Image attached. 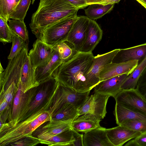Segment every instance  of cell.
I'll return each mask as SVG.
<instances>
[{"mask_svg":"<svg viewBox=\"0 0 146 146\" xmlns=\"http://www.w3.org/2000/svg\"><path fill=\"white\" fill-rule=\"evenodd\" d=\"M62 63L58 52L56 50L51 60L48 64L44 66H38L36 69L35 77L37 81L39 83L52 76Z\"/></svg>","mask_w":146,"mask_h":146,"instance_id":"cell-24","label":"cell"},{"mask_svg":"<svg viewBox=\"0 0 146 146\" xmlns=\"http://www.w3.org/2000/svg\"><path fill=\"white\" fill-rule=\"evenodd\" d=\"M121 0H102L101 1L95 4H98L103 5L110 4H114L118 3Z\"/></svg>","mask_w":146,"mask_h":146,"instance_id":"cell-44","label":"cell"},{"mask_svg":"<svg viewBox=\"0 0 146 146\" xmlns=\"http://www.w3.org/2000/svg\"><path fill=\"white\" fill-rule=\"evenodd\" d=\"M37 86L31 89L25 93L19 86L13 103L11 120L7 122L9 128L6 131L23 121L29 111L32 99L36 93Z\"/></svg>","mask_w":146,"mask_h":146,"instance_id":"cell-8","label":"cell"},{"mask_svg":"<svg viewBox=\"0 0 146 146\" xmlns=\"http://www.w3.org/2000/svg\"><path fill=\"white\" fill-rule=\"evenodd\" d=\"M119 125L141 133L146 131V122L138 119L127 120Z\"/></svg>","mask_w":146,"mask_h":146,"instance_id":"cell-36","label":"cell"},{"mask_svg":"<svg viewBox=\"0 0 146 146\" xmlns=\"http://www.w3.org/2000/svg\"><path fill=\"white\" fill-rule=\"evenodd\" d=\"M90 91L84 92L77 91L58 82L56 91L48 111L53 115L68 104L79 109L89 97Z\"/></svg>","mask_w":146,"mask_h":146,"instance_id":"cell-4","label":"cell"},{"mask_svg":"<svg viewBox=\"0 0 146 146\" xmlns=\"http://www.w3.org/2000/svg\"><path fill=\"white\" fill-rule=\"evenodd\" d=\"M101 120L93 115L84 114L78 116L72 121L71 128L78 132L86 133L93 129L102 127L100 125Z\"/></svg>","mask_w":146,"mask_h":146,"instance_id":"cell-22","label":"cell"},{"mask_svg":"<svg viewBox=\"0 0 146 146\" xmlns=\"http://www.w3.org/2000/svg\"><path fill=\"white\" fill-rule=\"evenodd\" d=\"M13 31L8 25V22L0 17V41L3 45L12 42Z\"/></svg>","mask_w":146,"mask_h":146,"instance_id":"cell-34","label":"cell"},{"mask_svg":"<svg viewBox=\"0 0 146 146\" xmlns=\"http://www.w3.org/2000/svg\"><path fill=\"white\" fill-rule=\"evenodd\" d=\"M114 114L116 123L118 125L132 119H138L146 122V114L117 103L115 105Z\"/></svg>","mask_w":146,"mask_h":146,"instance_id":"cell-23","label":"cell"},{"mask_svg":"<svg viewBox=\"0 0 146 146\" xmlns=\"http://www.w3.org/2000/svg\"><path fill=\"white\" fill-rule=\"evenodd\" d=\"M48 109L46 108L42 109L0 136V146L8 145L26 136L32 135L34 131L43 124L38 120L37 117Z\"/></svg>","mask_w":146,"mask_h":146,"instance_id":"cell-5","label":"cell"},{"mask_svg":"<svg viewBox=\"0 0 146 146\" xmlns=\"http://www.w3.org/2000/svg\"><path fill=\"white\" fill-rule=\"evenodd\" d=\"M78 116V109L72 105L68 104L60 110L52 119L72 121Z\"/></svg>","mask_w":146,"mask_h":146,"instance_id":"cell-29","label":"cell"},{"mask_svg":"<svg viewBox=\"0 0 146 146\" xmlns=\"http://www.w3.org/2000/svg\"><path fill=\"white\" fill-rule=\"evenodd\" d=\"M87 5L88 6L91 4H95L96 3L99 2L102 0H85Z\"/></svg>","mask_w":146,"mask_h":146,"instance_id":"cell-45","label":"cell"},{"mask_svg":"<svg viewBox=\"0 0 146 146\" xmlns=\"http://www.w3.org/2000/svg\"><path fill=\"white\" fill-rule=\"evenodd\" d=\"M15 0L16 3L17 4H17L19 2V1L21 0Z\"/></svg>","mask_w":146,"mask_h":146,"instance_id":"cell-47","label":"cell"},{"mask_svg":"<svg viewBox=\"0 0 146 146\" xmlns=\"http://www.w3.org/2000/svg\"><path fill=\"white\" fill-rule=\"evenodd\" d=\"M40 143L39 140L32 135L27 136L16 141L9 144L12 146H33Z\"/></svg>","mask_w":146,"mask_h":146,"instance_id":"cell-37","label":"cell"},{"mask_svg":"<svg viewBox=\"0 0 146 146\" xmlns=\"http://www.w3.org/2000/svg\"><path fill=\"white\" fill-rule=\"evenodd\" d=\"M146 57V42L132 47L120 49L113 58L112 62L119 63L137 60L138 64Z\"/></svg>","mask_w":146,"mask_h":146,"instance_id":"cell-16","label":"cell"},{"mask_svg":"<svg viewBox=\"0 0 146 146\" xmlns=\"http://www.w3.org/2000/svg\"><path fill=\"white\" fill-rule=\"evenodd\" d=\"M54 46L63 63L70 60L80 52L76 49L72 44L67 40L59 43Z\"/></svg>","mask_w":146,"mask_h":146,"instance_id":"cell-27","label":"cell"},{"mask_svg":"<svg viewBox=\"0 0 146 146\" xmlns=\"http://www.w3.org/2000/svg\"><path fill=\"white\" fill-rule=\"evenodd\" d=\"M125 146H146V131L129 141Z\"/></svg>","mask_w":146,"mask_h":146,"instance_id":"cell-40","label":"cell"},{"mask_svg":"<svg viewBox=\"0 0 146 146\" xmlns=\"http://www.w3.org/2000/svg\"><path fill=\"white\" fill-rule=\"evenodd\" d=\"M106 131L108 138L113 146H122L141 133L119 125L106 129Z\"/></svg>","mask_w":146,"mask_h":146,"instance_id":"cell-18","label":"cell"},{"mask_svg":"<svg viewBox=\"0 0 146 146\" xmlns=\"http://www.w3.org/2000/svg\"><path fill=\"white\" fill-rule=\"evenodd\" d=\"M120 49H116L94 56L93 63L86 76L87 84L91 90L100 82L99 76L101 70L105 66L112 62Z\"/></svg>","mask_w":146,"mask_h":146,"instance_id":"cell-12","label":"cell"},{"mask_svg":"<svg viewBox=\"0 0 146 146\" xmlns=\"http://www.w3.org/2000/svg\"><path fill=\"white\" fill-rule=\"evenodd\" d=\"M72 121H66L52 119L41 125L33 132L32 135L38 139L40 143L45 141L71 127Z\"/></svg>","mask_w":146,"mask_h":146,"instance_id":"cell-11","label":"cell"},{"mask_svg":"<svg viewBox=\"0 0 146 146\" xmlns=\"http://www.w3.org/2000/svg\"><path fill=\"white\" fill-rule=\"evenodd\" d=\"M138 64L137 60L119 63H111L105 66L100 71V82L124 74L129 75Z\"/></svg>","mask_w":146,"mask_h":146,"instance_id":"cell-15","label":"cell"},{"mask_svg":"<svg viewBox=\"0 0 146 146\" xmlns=\"http://www.w3.org/2000/svg\"><path fill=\"white\" fill-rule=\"evenodd\" d=\"M83 146H113L109 140L106 129L102 127L83 134Z\"/></svg>","mask_w":146,"mask_h":146,"instance_id":"cell-21","label":"cell"},{"mask_svg":"<svg viewBox=\"0 0 146 146\" xmlns=\"http://www.w3.org/2000/svg\"><path fill=\"white\" fill-rule=\"evenodd\" d=\"M103 31L97 23L89 19L86 36L81 52H92L101 40Z\"/></svg>","mask_w":146,"mask_h":146,"instance_id":"cell-19","label":"cell"},{"mask_svg":"<svg viewBox=\"0 0 146 146\" xmlns=\"http://www.w3.org/2000/svg\"><path fill=\"white\" fill-rule=\"evenodd\" d=\"M17 4L15 0H0V17L7 22Z\"/></svg>","mask_w":146,"mask_h":146,"instance_id":"cell-33","label":"cell"},{"mask_svg":"<svg viewBox=\"0 0 146 146\" xmlns=\"http://www.w3.org/2000/svg\"><path fill=\"white\" fill-rule=\"evenodd\" d=\"M77 16V12L48 26L35 34L39 40L51 46L66 40Z\"/></svg>","mask_w":146,"mask_h":146,"instance_id":"cell-3","label":"cell"},{"mask_svg":"<svg viewBox=\"0 0 146 146\" xmlns=\"http://www.w3.org/2000/svg\"><path fill=\"white\" fill-rule=\"evenodd\" d=\"M12 46L10 52L7 57L9 60L13 59L17 55L25 48H28V45L20 37L13 31L12 36Z\"/></svg>","mask_w":146,"mask_h":146,"instance_id":"cell-32","label":"cell"},{"mask_svg":"<svg viewBox=\"0 0 146 146\" xmlns=\"http://www.w3.org/2000/svg\"><path fill=\"white\" fill-rule=\"evenodd\" d=\"M110 96L94 92L89 96L84 104L78 109L79 116L91 114L101 120L107 113L106 106Z\"/></svg>","mask_w":146,"mask_h":146,"instance_id":"cell-9","label":"cell"},{"mask_svg":"<svg viewBox=\"0 0 146 146\" xmlns=\"http://www.w3.org/2000/svg\"><path fill=\"white\" fill-rule=\"evenodd\" d=\"M89 19L86 16H77L66 40L72 44L80 52L86 38Z\"/></svg>","mask_w":146,"mask_h":146,"instance_id":"cell-14","label":"cell"},{"mask_svg":"<svg viewBox=\"0 0 146 146\" xmlns=\"http://www.w3.org/2000/svg\"><path fill=\"white\" fill-rule=\"evenodd\" d=\"M28 50L27 48H23L15 57L9 60L5 70L0 64L1 92H4L13 82L19 88L21 71L28 54Z\"/></svg>","mask_w":146,"mask_h":146,"instance_id":"cell-7","label":"cell"},{"mask_svg":"<svg viewBox=\"0 0 146 146\" xmlns=\"http://www.w3.org/2000/svg\"><path fill=\"white\" fill-rule=\"evenodd\" d=\"M76 7L79 9L87 6L85 0H66Z\"/></svg>","mask_w":146,"mask_h":146,"instance_id":"cell-43","label":"cell"},{"mask_svg":"<svg viewBox=\"0 0 146 146\" xmlns=\"http://www.w3.org/2000/svg\"><path fill=\"white\" fill-rule=\"evenodd\" d=\"M146 68V57L126 78L121 85V90L135 89L139 77Z\"/></svg>","mask_w":146,"mask_h":146,"instance_id":"cell-26","label":"cell"},{"mask_svg":"<svg viewBox=\"0 0 146 146\" xmlns=\"http://www.w3.org/2000/svg\"><path fill=\"white\" fill-rule=\"evenodd\" d=\"M35 0H32V4H33L34 2V1H35Z\"/></svg>","mask_w":146,"mask_h":146,"instance_id":"cell-48","label":"cell"},{"mask_svg":"<svg viewBox=\"0 0 146 146\" xmlns=\"http://www.w3.org/2000/svg\"><path fill=\"white\" fill-rule=\"evenodd\" d=\"M142 1L144 2L145 3H146V0H141Z\"/></svg>","mask_w":146,"mask_h":146,"instance_id":"cell-49","label":"cell"},{"mask_svg":"<svg viewBox=\"0 0 146 146\" xmlns=\"http://www.w3.org/2000/svg\"><path fill=\"white\" fill-rule=\"evenodd\" d=\"M31 2V0H21L9 15V19L24 21Z\"/></svg>","mask_w":146,"mask_h":146,"instance_id":"cell-31","label":"cell"},{"mask_svg":"<svg viewBox=\"0 0 146 146\" xmlns=\"http://www.w3.org/2000/svg\"><path fill=\"white\" fill-rule=\"evenodd\" d=\"M58 83L56 78L52 76L39 82L37 86L36 93L23 121L43 108L49 109L55 93Z\"/></svg>","mask_w":146,"mask_h":146,"instance_id":"cell-6","label":"cell"},{"mask_svg":"<svg viewBox=\"0 0 146 146\" xmlns=\"http://www.w3.org/2000/svg\"><path fill=\"white\" fill-rule=\"evenodd\" d=\"M128 75L124 74L100 81L94 87V92L114 98L122 90L121 85Z\"/></svg>","mask_w":146,"mask_h":146,"instance_id":"cell-17","label":"cell"},{"mask_svg":"<svg viewBox=\"0 0 146 146\" xmlns=\"http://www.w3.org/2000/svg\"><path fill=\"white\" fill-rule=\"evenodd\" d=\"M135 89L146 101V68L139 77Z\"/></svg>","mask_w":146,"mask_h":146,"instance_id":"cell-39","label":"cell"},{"mask_svg":"<svg viewBox=\"0 0 146 146\" xmlns=\"http://www.w3.org/2000/svg\"><path fill=\"white\" fill-rule=\"evenodd\" d=\"M75 140L73 130L70 127L54 136L43 144L49 146H72Z\"/></svg>","mask_w":146,"mask_h":146,"instance_id":"cell-25","label":"cell"},{"mask_svg":"<svg viewBox=\"0 0 146 146\" xmlns=\"http://www.w3.org/2000/svg\"><path fill=\"white\" fill-rule=\"evenodd\" d=\"M37 119L43 123L52 119L50 114L47 110L44 111L40 114L37 117Z\"/></svg>","mask_w":146,"mask_h":146,"instance_id":"cell-42","label":"cell"},{"mask_svg":"<svg viewBox=\"0 0 146 146\" xmlns=\"http://www.w3.org/2000/svg\"><path fill=\"white\" fill-rule=\"evenodd\" d=\"M73 130L75 140L73 142L72 146H83V134Z\"/></svg>","mask_w":146,"mask_h":146,"instance_id":"cell-41","label":"cell"},{"mask_svg":"<svg viewBox=\"0 0 146 146\" xmlns=\"http://www.w3.org/2000/svg\"><path fill=\"white\" fill-rule=\"evenodd\" d=\"M0 121L3 123L11 119L12 107L8 104L3 94H0Z\"/></svg>","mask_w":146,"mask_h":146,"instance_id":"cell-35","label":"cell"},{"mask_svg":"<svg viewBox=\"0 0 146 146\" xmlns=\"http://www.w3.org/2000/svg\"><path fill=\"white\" fill-rule=\"evenodd\" d=\"M79 9L66 0H40L29 24L35 35L48 26L71 14Z\"/></svg>","mask_w":146,"mask_h":146,"instance_id":"cell-2","label":"cell"},{"mask_svg":"<svg viewBox=\"0 0 146 146\" xmlns=\"http://www.w3.org/2000/svg\"><path fill=\"white\" fill-rule=\"evenodd\" d=\"M92 52H80L70 60L62 63L52 76L58 82L80 92L91 91L86 81V75L94 62Z\"/></svg>","mask_w":146,"mask_h":146,"instance_id":"cell-1","label":"cell"},{"mask_svg":"<svg viewBox=\"0 0 146 146\" xmlns=\"http://www.w3.org/2000/svg\"><path fill=\"white\" fill-rule=\"evenodd\" d=\"M36 69L33 68L28 54L22 68L20 81L19 85L24 93L39 84L35 77Z\"/></svg>","mask_w":146,"mask_h":146,"instance_id":"cell-20","label":"cell"},{"mask_svg":"<svg viewBox=\"0 0 146 146\" xmlns=\"http://www.w3.org/2000/svg\"><path fill=\"white\" fill-rule=\"evenodd\" d=\"M18 88L14 82H13L4 92H0L3 94L9 105L12 108L14 98L18 90Z\"/></svg>","mask_w":146,"mask_h":146,"instance_id":"cell-38","label":"cell"},{"mask_svg":"<svg viewBox=\"0 0 146 146\" xmlns=\"http://www.w3.org/2000/svg\"><path fill=\"white\" fill-rule=\"evenodd\" d=\"M146 9V3L141 0H136Z\"/></svg>","mask_w":146,"mask_h":146,"instance_id":"cell-46","label":"cell"},{"mask_svg":"<svg viewBox=\"0 0 146 146\" xmlns=\"http://www.w3.org/2000/svg\"><path fill=\"white\" fill-rule=\"evenodd\" d=\"M8 22V25L10 29L15 34L24 40L28 45V31L24 21L10 19Z\"/></svg>","mask_w":146,"mask_h":146,"instance_id":"cell-30","label":"cell"},{"mask_svg":"<svg viewBox=\"0 0 146 146\" xmlns=\"http://www.w3.org/2000/svg\"><path fill=\"white\" fill-rule=\"evenodd\" d=\"M116 103L146 115V101L136 90H123L115 97Z\"/></svg>","mask_w":146,"mask_h":146,"instance_id":"cell-13","label":"cell"},{"mask_svg":"<svg viewBox=\"0 0 146 146\" xmlns=\"http://www.w3.org/2000/svg\"><path fill=\"white\" fill-rule=\"evenodd\" d=\"M114 5V4L106 5L98 4H91L84 10L85 14L90 19H97L110 12L113 9Z\"/></svg>","mask_w":146,"mask_h":146,"instance_id":"cell-28","label":"cell"},{"mask_svg":"<svg viewBox=\"0 0 146 146\" xmlns=\"http://www.w3.org/2000/svg\"><path fill=\"white\" fill-rule=\"evenodd\" d=\"M28 53L31 64L34 68L44 66L51 60L56 50L51 46L37 39Z\"/></svg>","mask_w":146,"mask_h":146,"instance_id":"cell-10","label":"cell"}]
</instances>
